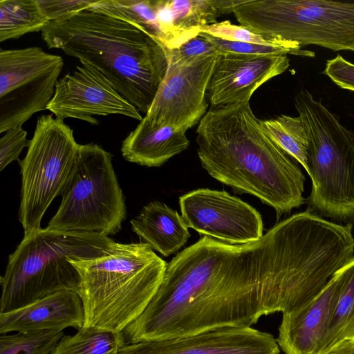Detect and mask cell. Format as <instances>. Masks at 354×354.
I'll return each mask as SVG.
<instances>
[{
    "label": "cell",
    "mask_w": 354,
    "mask_h": 354,
    "mask_svg": "<svg viewBox=\"0 0 354 354\" xmlns=\"http://www.w3.org/2000/svg\"><path fill=\"white\" fill-rule=\"evenodd\" d=\"M281 246L277 225L260 239L244 244L203 236L167 263L156 293L122 331L126 343L251 327L263 316V298Z\"/></svg>",
    "instance_id": "1"
},
{
    "label": "cell",
    "mask_w": 354,
    "mask_h": 354,
    "mask_svg": "<svg viewBox=\"0 0 354 354\" xmlns=\"http://www.w3.org/2000/svg\"><path fill=\"white\" fill-rule=\"evenodd\" d=\"M196 141L201 164L212 178L257 197L278 218L305 203V176L254 115L250 100L211 106Z\"/></svg>",
    "instance_id": "2"
},
{
    "label": "cell",
    "mask_w": 354,
    "mask_h": 354,
    "mask_svg": "<svg viewBox=\"0 0 354 354\" xmlns=\"http://www.w3.org/2000/svg\"><path fill=\"white\" fill-rule=\"evenodd\" d=\"M41 38L101 75L145 114L168 67L167 48L142 27L91 7L50 21Z\"/></svg>",
    "instance_id": "3"
},
{
    "label": "cell",
    "mask_w": 354,
    "mask_h": 354,
    "mask_svg": "<svg viewBox=\"0 0 354 354\" xmlns=\"http://www.w3.org/2000/svg\"><path fill=\"white\" fill-rule=\"evenodd\" d=\"M80 281L84 326L122 332L158 290L167 263L145 243H116L100 257L69 259Z\"/></svg>",
    "instance_id": "4"
},
{
    "label": "cell",
    "mask_w": 354,
    "mask_h": 354,
    "mask_svg": "<svg viewBox=\"0 0 354 354\" xmlns=\"http://www.w3.org/2000/svg\"><path fill=\"white\" fill-rule=\"evenodd\" d=\"M116 242L95 233L39 228L24 234L9 255L1 277L0 313H7L63 290L77 292L80 275L69 259L109 253Z\"/></svg>",
    "instance_id": "5"
},
{
    "label": "cell",
    "mask_w": 354,
    "mask_h": 354,
    "mask_svg": "<svg viewBox=\"0 0 354 354\" xmlns=\"http://www.w3.org/2000/svg\"><path fill=\"white\" fill-rule=\"evenodd\" d=\"M295 106L308 140L307 173L312 180L308 209L346 225L354 223V132L306 89Z\"/></svg>",
    "instance_id": "6"
},
{
    "label": "cell",
    "mask_w": 354,
    "mask_h": 354,
    "mask_svg": "<svg viewBox=\"0 0 354 354\" xmlns=\"http://www.w3.org/2000/svg\"><path fill=\"white\" fill-rule=\"evenodd\" d=\"M240 25L262 36L354 52V2L326 0H240Z\"/></svg>",
    "instance_id": "7"
},
{
    "label": "cell",
    "mask_w": 354,
    "mask_h": 354,
    "mask_svg": "<svg viewBox=\"0 0 354 354\" xmlns=\"http://www.w3.org/2000/svg\"><path fill=\"white\" fill-rule=\"evenodd\" d=\"M47 227L113 235L127 216L125 199L112 164L101 146L80 145L77 160Z\"/></svg>",
    "instance_id": "8"
},
{
    "label": "cell",
    "mask_w": 354,
    "mask_h": 354,
    "mask_svg": "<svg viewBox=\"0 0 354 354\" xmlns=\"http://www.w3.org/2000/svg\"><path fill=\"white\" fill-rule=\"evenodd\" d=\"M80 145L73 130L52 115L38 118L26 156L19 161L21 188L18 214L24 234L41 228L48 207L62 192L75 165Z\"/></svg>",
    "instance_id": "9"
},
{
    "label": "cell",
    "mask_w": 354,
    "mask_h": 354,
    "mask_svg": "<svg viewBox=\"0 0 354 354\" xmlns=\"http://www.w3.org/2000/svg\"><path fill=\"white\" fill-rule=\"evenodd\" d=\"M64 65L41 48L0 50V133L47 109Z\"/></svg>",
    "instance_id": "10"
},
{
    "label": "cell",
    "mask_w": 354,
    "mask_h": 354,
    "mask_svg": "<svg viewBox=\"0 0 354 354\" xmlns=\"http://www.w3.org/2000/svg\"><path fill=\"white\" fill-rule=\"evenodd\" d=\"M219 55L168 62L154 100L143 119L151 127L171 126L186 132L207 113L206 95Z\"/></svg>",
    "instance_id": "11"
},
{
    "label": "cell",
    "mask_w": 354,
    "mask_h": 354,
    "mask_svg": "<svg viewBox=\"0 0 354 354\" xmlns=\"http://www.w3.org/2000/svg\"><path fill=\"white\" fill-rule=\"evenodd\" d=\"M179 205L188 227L204 236L237 245L256 241L263 235L259 212L225 191L193 190L179 198Z\"/></svg>",
    "instance_id": "12"
},
{
    "label": "cell",
    "mask_w": 354,
    "mask_h": 354,
    "mask_svg": "<svg viewBox=\"0 0 354 354\" xmlns=\"http://www.w3.org/2000/svg\"><path fill=\"white\" fill-rule=\"evenodd\" d=\"M47 110L59 120L75 118L91 124H99L96 116L121 115L139 121L143 118L105 78L84 65L57 81Z\"/></svg>",
    "instance_id": "13"
},
{
    "label": "cell",
    "mask_w": 354,
    "mask_h": 354,
    "mask_svg": "<svg viewBox=\"0 0 354 354\" xmlns=\"http://www.w3.org/2000/svg\"><path fill=\"white\" fill-rule=\"evenodd\" d=\"M276 339L251 327H225L198 334L125 343L118 354H279Z\"/></svg>",
    "instance_id": "14"
},
{
    "label": "cell",
    "mask_w": 354,
    "mask_h": 354,
    "mask_svg": "<svg viewBox=\"0 0 354 354\" xmlns=\"http://www.w3.org/2000/svg\"><path fill=\"white\" fill-rule=\"evenodd\" d=\"M290 66L287 55L220 54L207 88L212 106L250 100L254 92Z\"/></svg>",
    "instance_id": "15"
},
{
    "label": "cell",
    "mask_w": 354,
    "mask_h": 354,
    "mask_svg": "<svg viewBox=\"0 0 354 354\" xmlns=\"http://www.w3.org/2000/svg\"><path fill=\"white\" fill-rule=\"evenodd\" d=\"M337 272L311 301L283 313L276 341L285 354H320L339 292Z\"/></svg>",
    "instance_id": "16"
},
{
    "label": "cell",
    "mask_w": 354,
    "mask_h": 354,
    "mask_svg": "<svg viewBox=\"0 0 354 354\" xmlns=\"http://www.w3.org/2000/svg\"><path fill=\"white\" fill-rule=\"evenodd\" d=\"M82 299L73 290L55 292L12 311L0 313V334L63 330L84 326Z\"/></svg>",
    "instance_id": "17"
},
{
    "label": "cell",
    "mask_w": 354,
    "mask_h": 354,
    "mask_svg": "<svg viewBox=\"0 0 354 354\" xmlns=\"http://www.w3.org/2000/svg\"><path fill=\"white\" fill-rule=\"evenodd\" d=\"M185 133L171 126L151 127L142 118L122 141V155L130 162L160 167L188 148Z\"/></svg>",
    "instance_id": "18"
},
{
    "label": "cell",
    "mask_w": 354,
    "mask_h": 354,
    "mask_svg": "<svg viewBox=\"0 0 354 354\" xmlns=\"http://www.w3.org/2000/svg\"><path fill=\"white\" fill-rule=\"evenodd\" d=\"M132 230L142 243L165 257L178 251L190 236L188 226L176 210L153 201L131 220Z\"/></svg>",
    "instance_id": "19"
},
{
    "label": "cell",
    "mask_w": 354,
    "mask_h": 354,
    "mask_svg": "<svg viewBox=\"0 0 354 354\" xmlns=\"http://www.w3.org/2000/svg\"><path fill=\"white\" fill-rule=\"evenodd\" d=\"M337 274L339 280V292L322 353L343 339L354 337V258Z\"/></svg>",
    "instance_id": "20"
},
{
    "label": "cell",
    "mask_w": 354,
    "mask_h": 354,
    "mask_svg": "<svg viewBox=\"0 0 354 354\" xmlns=\"http://www.w3.org/2000/svg\"><path fill=\"white\" fill-rule=\"evenodd\" d=\"M50 23L37 0L0 1V41L42 31Z\"/></svg>",
    "instance_id": "21"
},
{
    "label": "cell",
    "mask_w": 354,
    "mask_h": 354,
    "mask_svg": "<svg viewBox=\"0 0 354 354\" xmlns=\"http://www.w3.org/2000/svg\"><path fill=\"white\" fill-rule=\"evenodd\" d=\"M126 343L122 332L83 326L64 335L50 354H118Z\"/></svg>",
    "instance_id": "22"
},
{
    "label": "cell",
    "mask_w": 354,
    "mask_h": 354,
    "mask_svg": "<svg viewBox=\"0 0 354 354\" xmlns=\"http://www.w3.org/2000/svg\"><path fill=\"white\" fill-rule=\"evenodd\" d=\"M261 122L271 138L307 171L308 140L300 116L281 115Z\"/></svg>",
    "instance_id": "23"
},
{
    "label": "cell",
    "mask_w": 354,
    "mask_h": 354,
    "mask_svg": "<svg viewBox=\"0 0 354 354\" xmlns=\"http://www.w3.org/2000/svg\"><path fill=\"white\" fill-rule=\"evenodd\" d=\"M157 0H96L91 8L134 22L163 44L156 19Z\"/></svg>",
    "instance_id": "24"
},
{
    "label": "cell",
    "mask_w": 354,
    "mask_h": 354,
    "mask_svg": "<svg viewBox=\"0 0 354 354\" xmlns=\"http://www.w3.org/2000/svg\"><path fill=\"white\" fill-rule=\"evenodd\" d=\"M174 25L186 41L197 36L202 27L216 23L221 15L212 0H169Z\"/></svg>",
    "instance_id": "25"
},
{
    "label": "cell",
    "mask_w": 354,
    "mask_h": 354,
    "mask_svg": "<svg viewBox=\"0 0 354 354\" xmlns=\"http://www.w3.org/2000/svg\"><path fill=\"white\" fill-rule=\"evenodd\" d=\"M64 335L63 330L1 335L0 354H50Z\"/></svg>",
    "instance_id": "26"
},
{
    "label": "cell",
    "mask_w": 354,
    "mask_h": 354,
    "mask_svg": "<svg viewBox=\"0 0 354 354\" xmlns=\"http://www.w3.org/2000/svg\"><path fill=\"white\" fill-rule=\"evenodd\" d=\"M201 32H205L216 38L266 46H278L301 49L295 41L267 38L241 25L232 24L230 21L216 22L201 28Z\"/></svg>",
    "instance_id": "27"
},
{
    "label": "cell",
    "mask_w": 354,
    "mask_h": 354,
    "mask_svg": "<svg viewBox=\"0 0 354 354\" xmlns=\"http://www.w3.org/2000/svg\"><path fill=\"white\" fill-rule=\"evenodd\" d=\"M199 34L206 38L220 54L232 53L248 55H286L287 54H292L305 57L315 56L313 52L304 51L301 49L290 47L227 41L214 37L205 32H200Z\"/></svg>",
    "instance_id": "28"
},
{
    "label": "cell",
    "mask_w": 354,
    "mask_h": 354,
    "mask_svg": "<svg viewBox=\"0 0 354 354\" xmlns=\"http://www.w3.org/2000/svg\"><path fill=\"white\" fill-rule=\"evenodd\" d=\"M27 131L22 127L10 129L0 139V170L9 164L19 160V156L25 147H28Z\"/></svg>",
    "instance_id": "29"
},
{
    "label": "cell",
    "mask_w": 354,
    "mask_h": 354,
    "mask_svg": "<svg viewBox=\"0 0 354 354\" xmlns=\"http://www.w3.org/2000/svg\"><path fill=\"white\" fill-rule=\"evenodd\" d=\"M167 54L168 62L220 55L216 48L200 34L190 39L178 48L167 49Z\"/></svg>",
    "instance_id": "30"
},
{
    "label": "cell",
    "mask_w": 354,
    "mask_h": 354,
    "mask_svg": "<svg viewBox=\"0 0 354 354\" xmlns=\"http://www.w3.org/2000/svg\"><path fill=\"white\" fill-rule=\"evenodd\" d=\"M37 1L41 10L50 22L90 8L96 0H37Z\"/></svg>",
    "instance_id": "31"
},
{
    "label": "cell",
    "mask_w": 354,
    "mask_h": 354,
    "mask_svg": "<svg viewBox=\"0 0 354 354\" xmlns=\"http://www.w3.org/2000/svg\"><path fill=\"white\" fill-rule=\"evenodd\" d=\"M323 73L340 88L354 91V64L340 55L326 61Z\"/></svg>",
    "instance_id": "32"
},
{
    "label": "cell",
    "mask_w": 354,
    "mask_h": 354,
    "mask_svg": "<svg viewBox=\"0 0 354 354\" xmlns=\"http://www.w3.org/2000/svg\"><path fill=\"white\" fill-rule=\"evenodd\" d=\"M321 354H354V337L343 339Z\"/></svg>",
    "instance_id": "33"
},
{
    "label": "cell",
    "mask_w": 354,
    "mask_h": 354,
    "mask_svg": "<svg viewBox=\"0 0 354 354\" xmlns=\"http://www.w3.org/2000/svg\"><path fill=\"white\" fill-rule=\"evenodd\" d=\"M213 3L220 15L233 12L234 7L240 0H212Z\"/></svg>",
    "instance_id": "34"
}]
</instances>
